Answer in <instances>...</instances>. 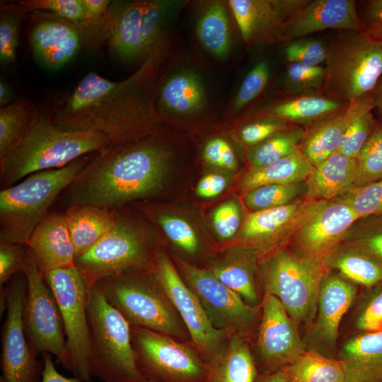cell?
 <instances>
[{
  "label": "cell",
  "instance_id": "1",
  "mask_svg": "<svg viewBox=\"0 0 382 382\" xmlns=\"http://www.w3.org/2000/svg\"><path fill=\"white\" fill-rule=\"evenodd\" d=\"M162 54L159 45L135 73L120 81L88 73L54 110L52 122L66 131L101 134L111 146L158 132L163 120L156 105V79Z\"/></svg>",
  "mask_w": 382,
  "mask_h": 382
},
{
  "label": "cell",
  "instance_id": "2",
  "mask_svg": "<svg viewBox=\"0 0 382 382\" xmlns=\"http://www.w3.org/2000/svg\"><path fill=\"white\" fill-rule=\"evenodd\" d=\"M158 132L94 154L59 195V205L64 209L76 205L116 209L158 192L170 152L158 141Z\"/></svg>",
  "mask_w": 382,
  "mask_h": 382
},
{
  "label": "cell",
  "instance_id": "3",
  "mask_svg": "<svg viewBox=\"0 0 382 382\" xmlns=\"http://www.w3.org/2000/svg\"><path fill=\"white\" fill-rule=\"evenodd\" d=\"M110 146L108 139L101 134L62 129L54 125L51 116L36 110L25 133L0 158L1 190L32 173L62 168Z\"/></svg>",
  "mask_w": 382,
  "mask_h": 382
},
{
  "label": "cell",
  "instance_id": "4",
  "mask_svg": "<svg viewBox=\"0 0 382 382\" xmlns=\"http://www.w3.org/2000/svg\"><path fill=\"white\" fill-rule=\"evenodd\" d=\"M82 156L60 168L32 173L0 192V242L27 245L36 226L88 163Z\"/></svg>",
  "mask_w": 382,
  "mask_h": 382
},
{
  "label": "cell",
  "instance_id": "5",
  "mask_svg": "<svg viewBox=\"0 0 382 382\" xmlns=\"http://www.w3.org/2000/svg\"><path fill=\"white\" fill-rule=\"evenodd\" d=\"M87 315L91 376L103 382H140L131 328L96 283L90 286Z\"/></svg>",
  "mask_w": 382,
  "mask_h": 382
},
{
  "label": "cell",
  "instance_id": "6",
  "mask_svg": "<svg viewBox=\"0 0 382 382\" xmlns=\"http://www.w3.org/2000/svg\"><path fill=\"white\" fill-rule=\"evenodd\" d=\"M328 48L322 88L345 104L373 94L382 77V41L348 30Z\"/></svg>",
  "mask_w": 382,
  "mask_h": 382
},
{
  "label": "cell",
  "instance_id": "7",
  "mask_svg": "<svg viewBox=\"0 0 382 382\" xmlns=\"http://www.w3.org/2000/svg\"><path fill=\"white\" fill-rule=\"evenodd\" d=\"M117 209L114 226L93 245L75 257L74 265L92 285L110 277L150 270L156 253L148 231Z\"/></svg>",
  "mask_w": 382,
  "mask_h": 382
},
{
  "label": "cell",
  "instance_id": "8",
  "mask_svg": "<svg viewBox=\"0 0 382 382\" xmlns=\"http://www.w3.org/2000/svg\"><path fill=\"white\" fill-rule=\"evenodd\" d=\"M108 302L130 325L179 336L182 325L161 287L150 274L132 272L96 282Z\"/></svg>",
  "mask_w": 382,
  "mask_h": 382
},
{
  "label": "cell",
  "instance_id": "9",
  "mask_svg": "<svg viewBox=\"0 0 382 382\" xmlns=\"http://www.w3.org/2000/svg\"><path fill=\"white\" fill-rule=\"evenodd\" d=\"M57 303L65 338L62 365L74 377L90 382V339L87 315L91 284L75 265L50 271L43 275Z\"/></svg>",
  "mask_w": 382,
  "mask_h": 382
},
{
  "label": "cell",
  "instance_id": "10",
  "mask_svg": "<svg viewBox=\"0 0 382 382\" xmlns=\"http://www.w3.org/2000/svg\"><path fill=\"white\" fill-rule=\"evenodd\" d=\"M325 268L322 260L306 253L280 250L267 262L266 293L276 296L297 321L314 316Z\"/></svg>",
  "mask_w": 382,
  "mask_h": 382
},
{
  "label": "cell",
  "instance_id": "11",
  "mask_svg": "<svg viewBox=\"0 0 382 382\" xmlns=\"http://www.w3.org/2000/svg\"><path fill=\"white\" fill-rule=\"evenodd\" d=\"M139 371L155 382H207V365L187 346L168 335L130 325Z\"/></svg>",
  "mask_w": 382,
  "mask_h": 382
},
{
  "label": "cell",
  "instance_id": "12",
  "mask_svg": "<svg viewBox=\"0 0 382 382\" xmlns=\"http://www.w3.org/2000/svg\"><path fill=\"white\" fill-rule=\"evenodd\" d=\"M23 272L27 282L23 323L28 344L35 356L49 353L62 364L66 349L62 316L28 247L27 262Z\"/></svg>",
  "mask_w": 382,
  "mask_h": 382
},
{
  "label": "cell",
  "instance_id": "13",
  "mask_svg": "<svg viewBox=\"0 0 382 382\" xmlns=\"http://www.w3.org/2000/svg\"><path fill=\"white\" fill-rule=\"evenodd\" d=\"M6 318L1 330L0 382H42L43 361L37 359L27 340L23 311L27 293L23 272L6 285Z\"/></svg>",
  "mask_w": 382,
  "mask_h": 382
},
{
  "label": "cell",
  "instance_id": "14",
  "mask_svg": "<svg viewBox=\"0 0 382 382\" xmlns=\"http://www.w3.org/2000/svg\"><path fill=\"white\" fill-rule=\"evenodd\" d=\"M167 9V3L163 1L119 4L110 25V43L113 52L125 60L149 56L160 45Z\"/></svg>",
  "mask_w": 382,
  "mask_h": 382
},
{
  "label": "cell",
  "instance_id": "15",
  "mask_svg": "<svg viewBox=\"0 0 382 382\" xmlns=\"http://www.w3.org/2000/svg\"><path fill=\"white\" fill-rule=\"evenodd\" d=\"M150 271L168 301L179 312L194 342L205 354L214 353L224 339V330L212 324L199 299L181 279L169 257L158 252Z\"/></svg>",
  "mask_w": 382,
  "mask_h": 382
},
{
  "label": "cell",
  "instance_id": "16",
  "mask_svg": "<svg viewBox=\"0 0 382 382\" xmlns=\"http://www.w3.org/2000/svg\"><path fill=\"white\" fill-rule=\"evenodd\" d=\"M189 287L199 299L212 324L218 329L248 324L255 309L241 296L224 284L209 270L199 269L178 260Z\"/></svg>",
  "mask_w": 382,
  "mask_h": 382
},
{
  "label": "cell",
  "instance_id": "17",
  "mask_svg": "<svg viewBox=\"0 0 382 382\" xmlns=\"http://www.w3.org/2000/svg\"><path fill=\"white\" fill-rule=\"evenodd\" d=\"M309 2L308 0H231L228 5L244 42L253 46L283 40L284 23Z\"/></svg>",
  "mask_w": 382,
  "mask_h": 382
},
{
  "label": "cell",
  "instance_id": "18",
  "mask_svg": "<svg viewBox=\"0 0 382 382\" xmlns=\"http://www.w3.org/2000/svg\"><path fill=\"white\" fill-rule=\"evenodd\" d=\"M359 219L341 198L330 200L303 224L292 239L301 250L322 260L337 248Z\"/></svg>",
  "mask_w": 382,
  "mask_h": 382
},
{
  "label": "cell",
  "instance_id": "19",
  "mask_svg": "<svg viewBox=\"0 0 382 382\" xmlns=\"http://www.w3.org/2000/svg\"><path fill=\"white\" fill-rule=\"evenodd\" d=\"M328 201L304 199L248 214L241 237L258 243L276 241L294 233Z\"/></svg>",
  "mask_w": 382,
  "mask_h": 382
},
{
  "label": "cell",
  "instance_id": "20",
  "mask_svg": "<svg viewBox=\"0 0 382 382\" xmlns=\"http://www.w3.org/2000/svg\"><path fill=\"white\" fill-rule=\"evenodd\" d=\"M334 28L365 31L353 0H314L284 25L283 40H296L311 33Z\"/></svg>",
  "mask_w": 382,
  "mask_h": 382
},
{
  "label": "cell",
  "instance_id": "21",
  "mask_svg": "<svg viewBox=\"0 0 382 382\" xmlns=\"http://www.w3.org/2000/svg\"><path fill=\"white\" fill-rule=\"evenodd\" d=\"M258 343L264 358L274 364L292 363L303 352L294 321L281 301L265 293Z\"/></svg>",
  "mask_w": 382,
  "mask_h": 382
},
{
  "label": "cell",
  "instance_id": "22",
  "mask_svg": "<svg viewBox=\"0 0 382 382\" xmlns=\"http://www.w3.org/2000/svg\"><path fill=\"white\" fill-rule=\"evenodd\" d=\"M27 246L42 275L74 265L75 250L64 212H50L34 229Z\"/></svg>",
  "mask_w": 382,
  "mask_h": 382
},
{
  "label": "cell",
  "instance_id": "23",
  "mask_svg": "<svg viewBox=\"0 0 382 382\" xmlns=\"http://www.w3.org/2000/svg\"><path fill=\"white\" fill-rule=\"evenodd\" d=\"M74 25L57 18L45 19L33 27L30 45L40 64L49 69H58L78 54L82 37Z\"/></svg>",
  "mask_w": 382,
  "mask_h": 382
},
{
  "label": "cell",
  "instance_id": "24",
  "mask_svg": "<svg viewBox=\"0 0 382 382\" xmlns=\"http://www.w3.org/2000/svg\"><path fill=\"white\" fill-rule=\"evenodd\" d=\"M370 107H374L373 94L345 104L304 133L299 150L313 166H316L338 151L340 139L352 120Z\"/></svg>",
  "mask_w": 382,
  "mask_h": 382
},
{
  "label": "cell",
  "instance_id": "25",
  "mask_svg": "<svg viewBox=\"0 0 382 382\" xmlns=\"http://www.w3.org/2000/svg\"><path fill=\"white\" fill-rule=\"evenodd\" d=\"M204 86L195 72L182 71L166 79L157 89L156 105L163 120L168 116L188 117L205 110Z\"/></svg>",
  "mask_w": 382,
  "mask_h": 382
},
{
  "label": "cell",
  "instance_id": "26",
  "mask_svg": "<svg viewBox=\"0 0 382 382\" xmlns=\"http://www.w3.org/2000/svg\"><path fill=\"white\" fill-rule=\"evenodd\" d=\"M357 159L336 151L320 162L305 181V198L330 201L354 188Z\"/></svg>",
  "mask_w": 382,
  "mask_h": 382
},
{
  "label": "cell",
  "instance_id": "27",
  "mask_svg": "<svg viewBox=\"0 0 382 382\" xmlns=\"http://www.w3.org/2000/svg\"><path fill=\"white\" fill-rule=\"evenodd\" d=\"M64 212L76 256L93 245L117 219V209L96 206H71Z\"/></svg>",
  "mask_w": 382,
  "mask_h": 382
},
{
  "label": "cell",
  "instance_id": "28",
  "mask_svg": "<svg viewBox=\"0 0 382 382\" xmlns=\"http://www.w3.org/2000/svg\"><path fill=\"white\" fill-rule=\"evenodd\" d=\"M284 371L289 382H354L357 377V369L349 361L316 352H303Z\"/></svg>",
  "mask_w": 382,
  "mask_h": 382
},
{
  "label": "cell",
  "instance_id": "29",
  "mask_svg": "<svg viewBox=\"0 0 382 382\" xmlns=\"http://www.w3.org/2000/svg\"><path fill=\"white\" fill-rule=\"evenodd\" d=\"M355 292L352 284L335 276L328 277L321 284L318 326L328 341L335 340L341 319L352 304Z\"/></svg>",
  "mask_w": 382,
  "mask_h": 382
},
{
  "label": "cell",
  "instance_id": "30",
  "mask_svg": "<svg viewBox=\"0 0 382 382\" xmlns=\"http://www.w3.org/2000/svg\"><path fill=\"white\" fill-rule=\"evenodd\" d=\"M313 168V166L299 149L270 165L252 168L242 177L240 186L248 192L265 185L302 183Z\"/></svg>",
  "mask_w": 382,
  "mask_h": 382
},
{
  "label": "cell",
  "instance_id": "31",
  "mask_svg": "<svg viewBox=\"0 0 382 382\" xmlns=\"http://www.w3.org/2000/svg\"><path fill=\"white\" fill-rule=\"evenodd\" d=\"M197 35L202 46L214 57L225 59L229 54L232 35L226 4L208 2L197 23Z\"/></svg>",
  "mask_w": 382,
  "mask_h": 382
},
{
  "label": "cell",
  "instance_id": "32",
  "mask_svg": "<svg viewBox=\"0 0 382 382\" xmlns=\"http://www.w3.org/2000/svg\"><path fill=\"white\" fill-rule=\"evenodd\" d=\"M207 382H254L255 366L247 345L237 337L207 364Z\"/></svg>",
  "mask_w": 382,
  "mask_h": 382
},
{
  "label": "cell",
  "instance_id": "33",
  "mask_svg": "<svg viewBox=\"0 0 382 382\" xmlns=\"http://www.w3.org/2000/svg\"><path fill=\"white\" fill-rule=\"evenodd\" d=\"M345 104L328 96H302L279 103L267 110L272 117L286 122L308 123L320 121Z\"/></svg>",
  "mask_w": 382,
  "mask_h": 382
},
{
  "label": "cell",
  "instance_id": "34",
  "mask_svg": "<svg viewBox=\"0 0 382 382\" xmlns=\"http://www.w3.org/2000/svg\"><path fill=\"white\" fill-rule=\"evenodd\" d=\"M305 132L296 128L282 131L264 141L253 146L248 158L253 168H260L274 163L299 149Z\"/></svg>",
  "mask_w": 382,
  "mask_h": 382
},
{
  "label": "cell",
  "instance_id": "35",
  "mask_svg": "<svg viewBox=\"0 0 382 382\" xmlns=\"http://www.w3.org/2000/svg\"><path fill=\"white\" fill-rule=\"evenodd\" d=\"M226 286L250 302L257 299L253 272L243 257L228 255L214 264L209 270Z\"/></svg>",
  "mask_w": 382,
  "mask_h": 382
},
{
  "label": "cell",
  "instance_id": "36",
  "mask_svg": "<svg viewBox=\"0 0 382 382\" xmlns=\"http://www.w3.org/2000/svg\"><path fill=\"white\" fill-rule=\"evenodd\" d=\"M36 110L26 101H16L0 108V158L23 137Z\"/></svg>",
  "mask_w": 382,
  "mask_h": 382
},
{
  "label": "cell",
  "instance_id": "37",
  "mask_svg": "<svg viewBox=\"0 0 382 382\" xmlns=\"http://www.w3.org/2000/svg\"><path fill=\"white\" fill-rule=\"evenodd\" d=\"M332 266L349 280L364 286H372L382 281V261L363 250L337 257Z\"/></svg>",
  "mask_w": 382,
  "mask_h": 382
},
{
  "label": "cell",
  "instance_id": "38",
  "mask_svg": "<svg viewBox=\"0 0 382 382\" xmlns=\"http://www.w3.org/2000/svg\"><path fill=\"white\" fill-rule=\"evenodd\" d=\"M303 190L306 192V184L303 182L265 185L248 191L244 203L253 212L272 209L299 200Z\"/></svg>",
  "mask_w": 382,
  "mask_h": 382
},
{
  "label": "cell",
  "instance_id": "39",
  "mask_svg": "<svg viewBox=\"0 0 382 382\" xmlns=\"http://www.w3.org/2000/svg\"><path fill=\"white\" fill-rule=\"evenodd\" d=\"M356 159L354 188L382 179V125L373 132Z\"/></svg>",
  "mask_w": 382,
  "mask_h": 382
},
{
  "label": "cell",
  "instance_id": "40",
  "mask_svg": "<svg viewBox=\"0 0 382 382\" xmlns=\"http://www.w3.org/2000/svg\"><path fill=\"white\" fill-rule=\"evenodd\" d=\"M144 212L159 226L167 238L181 249L192 254L198 250V237L186 220L149 207H146Z\"/></svg>",
  "mask_w": 382,
  "mask_h": 382
},
{
  "label": "cell",
  "instance_id": "41",
  "mask_svg": "<svg viewBox=\"0 0 382 382\" xmlns=\"http://www.w3.org/2000/svg\"><path fill=\"white\" fill-rule=\"evenodd\" d=\"M349 361L363 367H382V331L359 335L345 347Z\"/></svg>",
  "mask_w": 382,
  "mask_h": 382
},
{
  "label": "cell",
  "instance_id": "42",
  "mask_svg": "<svg viewBox=\"0 0 382 382\" xmlns=\"http://www.w3.org/2000/svg\"><path fill=\"white\" fill-rule=\"evenodd\" d=\"M374 107L359 112L345 131L339 144L338 151L357 158L369 137L376 129V121L371 113Z\"/></svg>",
  "mask_w": 382,
  "mask_h": 382
},
{
  "label": "cell",
  "instance_id": "43",
  "mask_svg": "<svg viewBox=\"0 0 382 382\" xmlns=\"http://www.w3.org/2000/svg\"><path fill=\"white\" fill-rule=\"evenodd\" d=\"M360 219L382 215V179L355 187L341 198Z\"/></svg>",
  "mask_w": 382,
  "mask_h": 382
},
{
  "label": "cell",
  "instance_id": "44",
  "mask_svg": "<svg viewBox=\"0 0 382 382\" xmlns=\"http://www.w3.org/2000/svg\"><path fill=\"white\" fill-rule=\"evenodd\" d=\"M18 4L25 11H45L74 24L85 21L81 0H24Z\"/></svg>",
  "mask_w": 382,
  "mask_h": 382
},
{
  "label": "cell",
  "instance_id": "45",
  "mask_svg": "<svg viewBox=\"0 0 382 382\" xmlns=\"http://www.w3.org/2000/svg\"><path fill=\"white\" fill-rule=\"evenodd\" d=\"M270 78V66L266 61L256 64L243 79L232 105L233 112L239 111L265 88Z\"/></svg>",
  "mask_w": 382,
  "mask_h": 382
},
{
  "label": "cell",
  "instance_id": "46",
  "mask_svg": "<svg viewBox=\"0 0 382 382\" xmlns=\"http://www.w3.org/2000/svg\"><path fill=\"white\" fill-rule=\"evenodd\" d=\"M284 54L290 63L318 66L325 62L328 48L322 42L317 40L298 39L291 41L286 46Z\"/></svg>",
  "mask_w": 382,
  "mask_h": 382
},
{
  "label": "cell",
  "instance_id": "47",
  "mask_svg": "<svg viewBox=\"0 0 382 382\" xmlns=\"http://www.w3.org/2000/svg\"><path fill=\"white\" fill-rule=\"evenodd\" d=\"M27 258V245L0 242L1 289L4 288L13 277L23 272Z\"/></svg>",
  "mask_w": 382,
  "mask_h": 382
},
{
  "label": "cell",
  "instance_id": "48",
  "mask_svg": "<svg viewBox=\"0 0 382 382\" xmlns=\"http://www.w3.org/2000/svg\"><path fill=\"white\" fill-rule=\"evenodd\" d=\"M325 75L324 66H311L290 63L286 71V83L292 91L321 88Z\"/></svg>",
  "mask_w": 382,
  "mask_h": 382
},
{
  "label": "cell",
  "instance_id": "49",
  "mask_svg": "<svg viewBox=\"0 0 382 382\" xmlns=\"http://www.w3.org/2000/svg\"><path fill=\"white\" fill-rule=\"evenodd\" d=\"M20 18L11 12L1 13L0 18V59L3 64H9L16 59L18 44Z\"/></svg>",
  "mask_w": 382,
  "mask_h": 382
},
{
  "label": "cell",
  "instance_id": "50",
  "mask_svg": "<svg viewBox=\"0 0 382 382\" xmlns=\"http://www.w3.org/2000/svg\"><path fill=\"white\" fill-rule=\"evenodd\" d=\"M288 129L287 122L270 117L245 125L239 136L243 142L253 146Z\"/></svg>",
  "mask_w": 382,
  "mask_h": 382
},
{
  "label": "cell",
  "instance_id": "51",
  "mask_svg": "<svg viewBox=\"0 0 382 382\" xmlns=\"http://www.w3.org/2000/svg\"><path fill=\"white\" fill-rule=\"evenodd\" d=\"M241 209L235 200L219 205L213 212L212 222L217 235L223 238H232L241 225Z\"/></svg>",
  "mask_w": 382,
  "mask_h": 382
},
{
  "label": "cell",
  "instance_id": "52",
  "mask_svg": "<svg viewBox=\"0 0 382 382\" xmlns=\"http://www.w3.org/2000/svg\"><path fill=\"white\" fill-rule=\"evenodd\" d=\"M203 156L208 163L215 166L231 170H236L238 166L232 147L221 138L209 140L204 148Z\"/></svg>",
  "mask_w": 382,
  "mask_h": 382
},
{
  "label": "cell",
  "instance_id": "53",
  "mask_svg": "<svg viewBox=\"0 0 382 382\" xmlns=\"http://www.w3.org/2000/svg\"><path fill=\"white\" fill-rule=\"evenodd\" d=\"M357 327L368 332L382 331V291L365 308L358 319Z\"/></svg>",
  "mask_w": 382,
  "mask_h": 382
},
{
  "label": "cell",
  "instance_id": "54",
  "mask_svg": "<svg viewBox=\"0 0 382 382\" xmlns=\"http://www.w3.org/2000/svg\"><path fill=\"white\" fill-rule=\"evenodd\" d=\"M363 250L382 261V221L371 225L359 239Z\"/></svg>",
  "mask_w": 382,
  "mask_h": 382
},
{
  "label": "cell",
  "instance_id": "55",
  "mask_svg": "<svg viewBox=\"0 0 382 382\" xmlns=\"http://www.w3.org/2000/svg\"><path fill=\"white\" fill-rule=\"evenodd\" d=\"M226 185L227 181L225 177L219 174H209L199 181L196 193L203 198H212L220 195Z\"/></svg>",
  "mask_w": 382,
  "mask_h": 382
},
{
  "label": "cell",
  "instance_id": "56",
  "mask_svg": "<svg viewBox=\"0 0 382 382\" xmlns=\"http://www.w3.org/2000/svg\"><path fill=\"white\" fill-rule=\"evenodd\" d=\"M368 29L374 40L382 41V0L371 1L367 8Z\"/></svg>",
  "mask_w": 382,
  "mask_h": 382
},
{
  "label": "cell",
  "instance_id": "57",
  "mask_svg": "<svg viewBox=\"0 0 382 382\" xmlns=\"http://www.w3.org/2000/svg\"><path fill=\"white\" fill-rule=\"evenodd\" d=\"M42 382H86L76 377H66L59 373L54 364L52 355L49 353L42 354Z\"/></svg>",
  "mask_w": 382,
  "mask_h": 382
},
{
  "label": "cell",
  "instance_id": "58",
  "mask_svg": "<svg viewBox=\"0 0 382 382\" xmlns=\"http://www.w3.org/2000/svg\"><path fill=\"white\" fill-rule=\"evenodd\" d=\"M84 11L85 21L100 18L111 4L110 0H81Z\"/></svg>",
  "mask_w": 382,
  "mask_h": 382
},
{
  "label": "cell",
  "instance_id": "59",
  "mask_svg": "<svg viewBox=\"0 0 382 382\" xmlns=\"http://www.w3.org/2000/svg\"><path fill=\"white\" fill-rule=\"evenodd\" d=\"M13 94L8 85L1 79L0 81V106L1 108L9 105L13 100Z\"/></svg>",
  "mask_w": 382,
  "mask_h": 382
},
{
  "label": "cell",
  "instance_id": "60",
  "mask_svg": "<svg viewBox=\"0 0 382 382\" xmlns=\"http://www.w3.org/2000/svg\"><path fill=\"white\" fill-rule=\"evenodd\" d=\"M374 107L382 115V83H379L373 93Z\"/></svg>",
  "mask_w": 382,
  "mask_h": 382
},
{
  "label": "cell",
  "instance_id": "61",
  "mask_svg": "<svg viewBox=\"0 0 382 382\" xmlns=\"http://www.w3.org/2000/svg\"><path fill=\"white\" fill-rule=\"evenodd\" d=\"M262 382H289L284 370L279 371L268 377Z\"/></svg>",
  "mask_w": 382,
  "mask_h": 382
},
{
  "label": "cell",
  "instance_id": "62",
  "mask_svg": "<svg viewBox=\"0 0 382 382\" xmlns=\"http://www.w3.org/2000/svg\"><path fill=\"white\" fill-rule=\"evenodd\" d=\"M140 382H155V381H151V380H149V379H145L144 378L142 381H141Z\"/></svg>",
  "mask_w": 382,
  "mask_h": 382
},
{
  "label": "cell",
  "instance_id": "63",
  "mask_svg": "<svg viewBox=\"0 0 382 382\" xmlns=\"http://www.w3.org/2000/svg\"><path fill=\"white\" fill-rule=\"evenodd\" d=\"M379 83H382V77H381V79Z\"/></svg>",
  "mask_w": 382,
  "mask_h": 382
},
{
  "label": "cell",
  "instance_id": "64",
  "mask_svg": "<svg viewBox=\"0 0 382 382\" xmlns=\"http://www.w3.org/2000/svg\"><path fill=\"white\" fill-rule=\"evenodd\" d=\"M91 382V381H90Z\"/></svg>",
  "mask_w": 382,
  "mask_h": 382
}]
</instances>
